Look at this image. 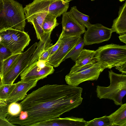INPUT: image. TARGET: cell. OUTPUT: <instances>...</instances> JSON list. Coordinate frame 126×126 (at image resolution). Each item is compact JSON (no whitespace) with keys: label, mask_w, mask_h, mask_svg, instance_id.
I'll return each mask as SVG.
<instances>
[{"label":"cell","mask_w":126,"mask_h":126,"mask_svg":"<svg viewBox=\"0 0 126 126\" xmlns=\"http://www.w3.org/2000/svg\"><path fill=\"white\" fill-rule=\"evenodd\" d=\"M83 89L68 85L47 84L27 95L20 103L21 111L16 124H34L59 117L82 103Z\"/></svg>","instance_id":"6da1fadb"},{"label":"cell","mask_w":126,"mask_h":126,"mask_svg":"<svg viewBox=\"0 0 126 126\" xmlns=\"http://www.w3.org/2000/svg\"><path fill=\"white\" fill-rule=\"evenodd\" d=\"M12 55L10 51L3 45L0 44V74L3 60Z\"/></svg>","instance_id":"83f0119b"},{"label":"cell","mask_w":126,"mask_h":126,"mask_svg":"<svg viewBox=\"0 0 126 126\" xmlns=\"http://www.w3.org/2000/svg\"><path fill=\"white\" fill-rule=\"evenodd\" d=\"M63 36V32L62 31L56 43L52 46L49 57L54 53L58 49L60 46L62 42V39Z\"/></svg>","instance_id":"f1b7e54d"},{"label":"cell","mask_w":126,"mask_h":126,"mask_svg":"<svg viewBox=\"0 0 126 126\" xmlns=\"http://www.w3.org/2000/svg\"><path fill=\"white\" fill-rule=\"evenodd\" d=\"M15 125L9 122L6 118L0 117V126H14Z\"/></svg>","instance_id":"4dcf8cb0"},{"label":"cell","mask_w":126,"mask_h":126,"mask_svg":"<svg viewBox=\"0 0 126 126\" xmlns=\"http://www.w3.org/2000/svg\"><path fill=\"white\" fill-rule=\"evenodd\" d=\"M38 80V79L21 80L15 83L12 90L4 100L8 105L11 103L22 100L27 95V92L36 85Z\"/></svg>","instance_id":"30bf717a"},{"label":"cell","mask_w":126,"mask_h":126,"mask_svg":"<svg viewBox=\"0 0 126 126\" xmlns=\"http://www.w3.org/2000/svg\"><path fill=\"white\" fill-rule=\"evenodd\" d=\"M52 46L49 47L42 52L38 58V61H47L49 56Z\"/></svg>","instance_id":"f546056e"},{"label":"cell","mask_w":126,"mask_h":126,"mask_svg":"<svg viewBox=\"0 0 126 126\" xmlns=\"http://www.w3.org/2000/svg\"><path fill=\"white\" fill-rule=\"evenodd\" d=\"M81 37V35L69 36L63 34L60 46L57 51L48 58L46 62L47 63L54 67L59 66Z\"/></svg>","instance_id":"ba28073f"},{"label":"cell","mask_w":126,"mask_h":126,"mask_svg":"<svg viewBox=\"0 0 126 126\" xmlns=\"http://www.w3.org/2000/svg\"><path fill=\"white\" fill-rule=\"evenodd\" d=\"M8 105V114L14 116L18 115L20 113L21 108L20 103L12 102Z\"/></svg>","instance_id":"484cf974"},{"label":"cell","mask_w":126,"mask_h":126,"mask_svg":"<svg viewBox=\"0 0 126 126\" xmlns=\"http://www.w3.org/2000/svg\"><path fill=\"white\" fill-rule=\"evenodd\" d=\"M22 4L14 0H0V30L24 31L26 19Z\"/></svg>","instance_id":"7a4b0ae2"},{"label":"cell","mask_w":126,"mask_h":126,"mask_svg":"<svg viewBox=\"0 0 126 126\" xmlns=\"http://www.w3.org/2000/svg\"><path fill=\"white\" fill-rule=\"evenodd\" d=\"M115 68L123 74H126V63Z\"/></svg>","instance_id":"1f68e13d"},{"label":"cell","mask_w":126,"mask_h":126,"mask_svg":"<svg viewBox=\"0 0 126 126\" xmlns=\"http://www.w3.org/2000/svg\"><path fill=\"white\" fill-rule=\"evenodd\" d=\"M55 16L48 13L46 16L42 25V29L44 33L52 32L53 30L57 26L59 23Z\"/></svg>","instance_id":"44dd1931"},{"label":"cell","mask_w":126,"mask_h":126,"mask_svg":"<svg viewBox=\"0 0 126 126\" xmlns=\"http://www.w3.org/2000/svg\"><path fill=\"white\" fill-rule=\"evenodd\" d=\"M12 38L11 51L12 54L21 53L29 45L31 41L27 32L10 29Z\"/></svg>","instance_id":"4fadbf2b"},{"label":"cell","mask_w":126,"mask_h":126,"mask_svg":"<svg viewBox=\"0 0 126 126\" xmlns=\"http://www.w3.org/2000/svg\"><path fill=\"white\" fill-rule=\"evenodd\" d=\"M86 122L83 118L73 117H58L35 124L33 126H85Z\"/></svg>","instance_id":"5bb4252c"},{"label":"cell","mask_w":126,"mask_h":126,"mask_svg":"<svg viewBox=\"0 0 126 126\" xmlns=\"http://www.w3.org/2000/svg\"><path fill=\"white\" fill-rule=\"evenodd\" d=\"M3 84L2 79L0 74V85Z\"/></svg>","instance_id":"e575fe53"},{"label":"cell","mask_w":126,"mask_h":126,"mask_svg":"<svg viewBox=\"0 0 126 126\" xmlns=\"http://www.w3.org/2000/svg\"><path fill=\"white\" fill-rule=\"evenodd\" d=\"M51 32L44 33L41 39H40L36 49L31 58L28 66L38 61L42 52L53 45L51 43Z\"/></svg>","instance_id":"2e32d148"},{"label":"cell","mask_w":126,"mask_h":126,"mask_svg":"<svg viewBox=\"0 0 126 126\" xmlns=\"http://www.w3.org/2000/svg\"><path fill=\"white\" fill-rule=\"evenodd\" d=\"M62 15V24L63 35L79 36L85 32V27L78 22L70 11Z\"/></svg>","instance_id":"8fae6325"},{"label":"cell","mask_w":126,"mask_h":126,"mask_svg":"<svg viewBox=\"0 0 126 126\" xmlns=\"http://www.w3.org/2000/svg\"><path fill=\"white\" fill-rule=\"evenodd\" d=\"M120 1L122 2V1H123L125 0H119Z\"/></svg>","instance_id":"d590c367"},{"label":"cell","mask_w":126,"mask_h":126,"mask_svg":"<svg viewBox=\"0 0 126 126\" xmlns=\"http://www.w3.org/2000/svg\"><path fill=\"white\" fill-rule=\"evenodd\" d=\"M95 50L83 49L69 73L79 72L93 65L97 62L95 58Z\"/></svg>","instance_id":"7c38bea8"},{"label":"cell","mask_w":126,"mask_h":126,"mask_svg":"<svg viewBox=\"0 0 126 126\" xmlns=\"http://www.w3.org/2000/svg\"><path fill=\"white\" fill-rule=\"evenodd\" d=\"M108 116L113 126H126V103Z\"/></svg>","instance_id":"d6986e66"},{"label":"cell","mask_w":126,"mask_h":126,"mask_svg":"<svg viewBox=\"0 0 126 126\" xmlns=\"http://www.w3.org/2000/svg\"><path fill=\"white\" fill-rule=\"evenodd\" d=\"M53 67L46 61H38L28 66L20 74L21 80L42 79L53 73Z\"/></svg>","instance_id":"52a82bcc"},{"label":"cell","mask_w":126,"mask_h":126,"mask_svg":"<svg viewBox=\"0 0 126 126\" xmlns=\"http://www.w3.org/2000/svg\"><path fill=\"white\" fill-rule=\"evenodd\" d=\"M48 13L46 12H39L26 18L28 22L33 25L38 40L41 39L44 34L42 29V25Z\"/></svg>","instance_id":"e0dca14e"},{"label":"cell","mask_w":126,"mask_h":126,"mask_svg":"<svg viewBox=\"0 0 126 126\" xmlns=\"http://www.w3.org/2000/svg\"><path fill=\"white\" fill-rule=\"evenodd\" d=\"M120 41L126 43V33L120 35L119 37Z\"/></svg>","instance_id":"d6a6232c"},{"label":"cell","mask_w":126,"mask_h":126,"mask_svg":"<svg viewBox=\"0 0 126 126\" xmlns=\"http://www.w3.org/2000/svg\"><path fill=\"white\" fill-rule=\"evenodd\" d=\"M73 0H55L49 5L48 12L56 17L66 12L69 3Z\"/></svg>","instance_id":"ac0fdd59"},{"label":"cell","mask_w":126,"mask_h":126,"mask_svg":"<svg viewBox=\"0 0 126 126\" xmlns=\"http://www.w3.org/2000/svg\"><path fill=\"white\" fill-rule=\"evenodd\" d=\"M85 126H113L108 116L105 115L87 121Z\"/></svg>","instance_id":"d4e9b609"},{"label":"cell","mask_w":126,"mask_h":126,"mask_svg":"<svg viewBox=\"0 0 126 126\" xmlns=\"http://www.w3.org/2000/svg\"><path fill=\"white\" fill-rule=\"evenodd\" d=\"M15 83L5 84L0 85V99L4 100L9 94Z\"/></svg>","instance_id":"4316f807"},{"label":"cell","mask_w":126,"mask_h":126,"mask_svg":"<svg viewBox=\"0 0 126 126\" xmlns=\"http://www.w3.org/2000/svg\"><path fill=\"white\" fill-rule=\"evenodd\" d=\"M95 58L103 70L119 67L126 63V45L111 44L99 47Z\"/></svg>","instance_id":"277c9868"},{"label":"cell","mask_w":126,"mask_h":126,"mask_svg":"<svg viewBox=\"0 0 126 126\" xmlns=\"http://www.w3.org/2000/svg\"><path fill=\"white\" fill-rule=\"evenodd\" d=\"M94 0H91V1H94Z\"/></svg>","instance_id":"8d00e7d4"},{"label":"cell","mask_w":126,"mask_h":126,"mask_svg":"<svg viewBox=\"0 0 126 126\" xmlns=\"http://www.w3.org/2000/svg\"><path fill=\"white\" fill-rule=\"evenodd\" d=\"M69 11L78 22L85 28L87 29L92 24L89 21V16L79 11L76 6L71 7Z\"/></svg>","instance_id":"ffe728a7"},{"label":"cell","mask_w":126,"mask_h":126,"mask_svg":"<svg viewBox=\"0 0 126 126\" xmlns=\"http://www.w3.org/2000/svg\"><path fill=\"white\" fill-rule=\"evenodd\" d=\"M112 33L111 29L100 24H92L84 33L83 38L85 45L108 41L110 38Z\"/></svg>","instance_id":"9c48e42d"},{"label":"cell","mask_w":126,"mask_h":126,"mask_svg":"<svg viewBox=\"0 0 126 126\" xmlns=\"http://www.w3.org/2000/svg\"><path fill=\"white\" fill-rule=\"evenodd\" d=\"M110 85L108 87L97 85L96 92L100 99H108L113 100L117 105L123 104L122 99L126 94V75L109 71Z\"/></svg>","instance_id":"3957f363"},{"label":"cell","mask_w":126,"mask_h":126,"mask_svg":"<svg viewBox=\"0 0 126 126\" xmlns=\"http://www.w3.org/2000/svg\"><path fill=\"white\" fill-rule=\"evenodd\" d=\"M85 45L84 39L81 37L77 44L65 56L63 61L70 58L75 62Z\"/></svg>","instance_id":"7402d4cb"},{"label":"cell","mask_w":126,"mask_h":126,"mask_svg":"<svg viewBox=\"0 0 126 126\" xmlns=\"http://www.w3.org/2000/svg\"><path fill=\"white\" fill-rule=\"evenodd\" d=\"M4 100L0 99V106H3L7 105Z\"/></svg>","instance_id":"836d02e7"},{"label":"cell","mask_w":126,"mask_h":126,"mask_svg":"<svg viewBox=\"0 0 126 126\" xmlns=\"http://www.w3.org/2000/svg\"><path fill=\"white\" fill-rule=\"evenodd\" d=\"M112 32H116L120 35L126 33V2L121 6L117 17L113 21L111 28Z\"/></svg>","instance_id":"9a60e30c"},{"label":"cell","mask_w":126,"mask_h":126,"mask_svg":"<svg viewBox=\"0 0 126 126\" xmlns=\"http://www.w3.org/2000/svg\"><path fill=\"white\" fill-rule=\"evenodd\" d=\"M37 43L35 42L25 52L21 53L9 71L3 77V84L14 83L19 75L28 66Z\"/></svg>","instance_id":"5b68a950"},{"label":"cell","mask_w":126,"mask_h":126,"mask_svg":"<svg viewBox=\"0 0 126 126\" xmlns=\"http://www.w3.org/2000/svg\"><path fill=\"white\" fill-rule=\"evenodd\" d=\"M21 53L12 54L3 60L0 74L2 79L9 71Z\"/></svg>","instance_id":"603a6c76"},{"label":"cell","mask_w":126,"mask_h":126,"mask_svg":"<svg viewBox=\"0 0 126 126\" xmlns=\"http://www.w3.org/2000/svg\"><path fill=\"white\" fill-rule=\"evenodd\" d=\"M103 71L101 64L97 62L90 67L81 71L68 73L65 76V80L68 85L77 86L84 81L97 80Z\"/></svg>","instance_id":"8992f818"},{"label":"cell","mask_w":126,"mask_h":126,"mask_svg":"<svg viewBox=\"0 0 126 126\" xmlns=\"http://www.w3.org/2000/svg\"><path fill=\"white\" fill-rule=\"evenodd\" d=\"M12 38L10 29H4L0 30V44L8 49L11 51Z\"/></svg>","instance_id":"cb8c5ba5"}]
</instances>
